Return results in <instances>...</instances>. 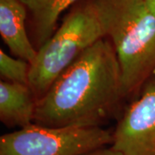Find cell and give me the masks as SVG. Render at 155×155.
<instances>
[{
  "mask_svg": "<svg viewBox=\"0 0 155 155\" xmlns=\"http://www.w3.org/2000/svg\"><path fill=\"white\" fill-rule=\"evenodd\" d=\"M123 97L116 53L110 41L104 37L36 100L34 123L51 127H100Z\"/></svg>",
  "mask_w": 155,
  "mask_h": 155,
  "instance_id": "1",
  "label": "cell"
},
{
  "mask_svg": "<svg viewBox=\"0 0 155 155\" xmlns=\"http://www.w3.org/2000/svg\"><path fill=\"white\" fill-rule=\"evenodd\" d=\"M91 1L115 48L127 96L155 72V16L145 0Z\"/></svg>",
  "mask_w": 155,
  "mask_h": 155,
  "instance_id": "2",
  "label": "cell"
},
{
  "mask_svg": "<svg viewBox=\"0 0 155 155\" xmlns=\"http://www.w3.org/2000/svg\"><path fill=\"white\" fill-rule=\"evenodd\" d=\"M105 37L91 1L77 6L50 39L37 50L30 64L28 86L36 100L90 47Z\"/></svg>",
  "mask_w": 155,
  "mask_h": 155,
  "instance_id": "3",
  "label": "cell"
},
{
  "mask_svg": "<svg viewBox=\"0 0 155 155\" xmlns=\"http://www.w3.org/2000/svg\"><path fill=\"white\" fill-rule=\"evenodd\" d=\"M113 134L100 127H51L32 123L0 138V155H83L106 147Z\"/></svg>",
  "mask_w": 155,
  "mask_h": 155,
  "instance_id": "4",
  "label": "cell"
},
{
  "mask_svg": "<svg viewBox=\"0 0 155 155\" xmlns=\"http://www.w3.org/2000/svg\"><path fill=\"white\" fill-rule=\"evenodd\" d=\"M111 147L122 155H155V78L125 111Z\"/></svg>",
  "mask_w": 155,
  "mask_h": 155,
  "instance_id": "5",
  "label": "cell"
},
{
  "mask_svg": "<svg viewBox=\"0 0 155 155\" xmlns=\"http://www.w3.org/2000/svg\"><path fill=\"white\" fill-rule=\"evenodd\" d=\"M27 8L21 0H0V34L14 55L32 64L37 50L31 44L25 26Z\"/></svg>",
  "mask_w": 155,
  "mask_h": 155,
  "instance_id": "6",
  "label": "cell"
},
{
  "mask_svg": "<svg viewBox=\"0 0 155 155\" xmlns=\"http://www.w3.org/2000/svg\"><path fill=\"white\" fill-rule=\"evenodd\" d=\"M36 98L28 85L1 81L0 118L10 126L27 127L34 123Z\"/></svg>",
  "mask_w": 155,
  "mask_h": 155,
  "instance_id": "7",
  "label": "cell"
},
{
  "mask_svg": "<svg viewBox=\"0 0 155 155\" xmlns=\"http://www.w3.org/2000/svg\"><path fill=\"white\" fill-rule=\"evenodd\" d=\"M33 18L39 48L46 43L57 29L61 15L79 0H21Z\"/></svg>",
  "mask_w": 155,
  "mask_h": 155,
  "instance_id": "8",
  "label": "cell"
},
{
  "mask_svg": "<svg viewBox=\"0 0 155 155\" xmlns=\"http://www.w3.org/2000/svg\"><path fill=\"white\" fill-rule=\"evenodd\" d=\"M30 64L22 59H16L0 50V73L7 82L28 85Z\"/></svg>",
  "mask_w": 155,
  "mask_h": 155,
  "instance_id": "9",
  "label": "cell"
},
{
  "mask_svg": "<svg viewBox=\"0 0 155 155\" xmlns=\"http://www.w3.org/2000/svg\"><path fill=\"white\" fill-rule=\"evenodd\" d=\"M83 155H122L121 153L115 150L112 147H101L98 149L93 150L91 152H89L87 153H84Z\"/></svg>",
  "mask_w": 155,
  "mask_h": 155,
  "instance_id": "10",
  "label": "cell"
},
{
  "mask_svg": "<svg viewBox=\"0 0 155 155\" xmlns=\"http://www.w3.org/2000/svg\"><path fill=\"white\" fill-rule=\"evenodd\" d=\"M147 5L150 9V11L153 12V14L155 16V0H145Z\"/></svg>",
  "mask_w": 155,
  "mask_h": 155,
  "instance_id": "11",
  "label": "cell"
}]
</instances>
